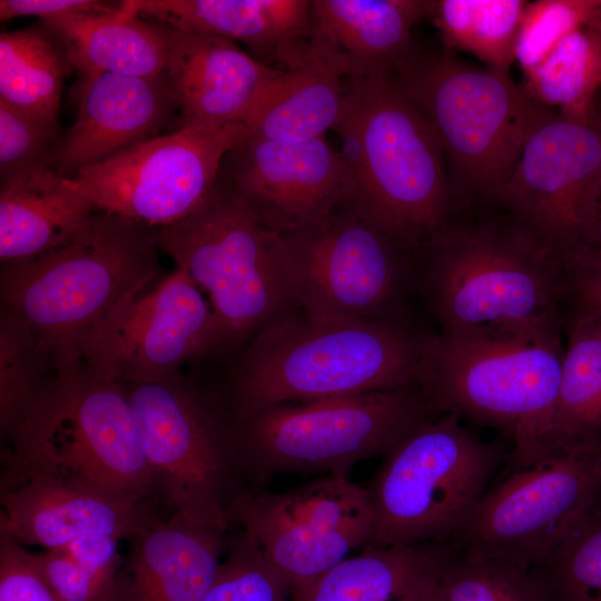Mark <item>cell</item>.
<instances>
[{"instance_id":"36","label":"cell","mask_w":601,"mask_h":601,"mask_svg":"<svg viewBox=\"0 0 601 601\" xmlns=\"http://www.w3.org/2000/svg\"><path fill=\"white\" fill-rule=\"evenodd\" d=\"M226 559L203 601H287L290 585L242 530L227 536Z\"/></svg>"},{"instance_id":"42","label":"cell","mask_w":601,"mask_h":601,"mask_svg":"<svg viewBox=\"0 0 601 601\" xmlns=\"http://www.w3.org/2000/svg\"><path fill=\"white\" fill-rule=\"evenodd\" d=\"M118 4L97 0H1L0 20L38 17L40 21H50L76 14L110 11Z\"/></svg>"},{"instance_id":"41","label":"cell","mask_w":601,"mask_h":601,"mask_svg":"<svg viewBox=\"0 0 601 601\" xmlns=\"http://www.w3.org/2000/svg\"><path fill=\"white\" fill-rule=\"evenodd\" d=\"M573 316L601 319V253L594 249L566 267V322Z\"/></svg>"},{"instance_id":"12","label":"cell","mask_w":601,"mask_h":601,"mask_svg":"<svg viewBox=\"0 0 601 601\" xmlns=\"http://www.w3.org/2000/svg\"><path fill=\"white\" fill-rule=\"evenodd\" d=\"M601 495V449H554L487 490L449 541L465 555L530 571Z\"/></svg>"},{"instance_id":"39","label":"cell","mask_w":601,"mask_h":601,"mask_svg":"<svg viewBox=\"0 0 601 601\" xmlns=\"http://www.w3.org/2000/svg\"><path fill=\"white\" fill-rule=\"evenodd\" d=\"M35 555L58 601H111L120 566L90 565L59 548Z\"/></svg>"},{"instance_id":"14","label":"cell","mask_w":601,"mask_h":601,"mask_svg":"<svg viewBox=\"0 0 601 601\" xmlns=\"http://www.w3.org/2000/svg\"><path fill=\"white\" fill-rule=\"evenodd\" d=\"M247 136L243 124L183 122L73 178L97 210L158 229L208 198L224 160Z\"/></svg>"},{"instance_id":"43","label":"cell","mask_w":601,"mask_h":601,"mask_svg":"<svg viewBox=\"0 0 601 601\" xmlns=\"http://www.w3.org/2000/svg\"><path fill=\"white\" fill-rule=\"evenodd\" d=\"M440 572L425 580L401 601H447L441 584Z\"/></svg>"},{"instance_id":"17","label":"cell","mask_w":601,"mask_h":601,"mask_svg":"<svg viewBox=\"0 0 601 601\" xmlns=\"http://www.w3.org/2000/svg\"><path fill=\"white\" fill-rule=\"evenodd\" d=\"M290 589L305 583L373 535L374 514L365 487L345 474H327L294 490H243L229 509Z\"/></svg>"},{"instance_id":"22","label":"cell","mask_w":601,"mask_h":601,"mask_svg":"<svg viewBox=\"0 0 601 601\" xmlns=\"http://www.w3.org/2000/svg\"><path fill=\"white\" fill-rule=\"evenodd\" d=\"M0 534L47 550L90 534L128 540L152 515L97 492L30 473L1 483Z\"/></svg>"},{"instance_id":"37","label":"cell","mask_w":601,"mask_h":601,"mask_svg":"<svg viewBox=\"0 0 601 601\" xmlns=\"http://www.w3.org/2000/svg\"><path fill=\"white\" fill-rule=\"evenodd\" d=\"M601 0L528 2L515 45V60L528 75L568 35L597 20Z\"/></svg>"},{"instance_id":"2","label":"cell","mask_w":601,"mask_h":601,"mask_svg":"<svg viewBox=\"0 0 601 601\" xmlns=\"http://www.w3.org/2000/svg\"><path fill=\"white\" fill-rule=\"evenodd\" d=\"M427 338L400 317L288 312L257 333L237 370V422L289 402L417 387Z\"/></svg>"},{"instance_id":"13","label":"cell","mask_w":601,"mask_h":601,"mask_svg":"<svg viewBox=\"0 0 601 601\" xmlns=\"http://www.w3.org/2000/svg\"><path fill=\"white\" fill-rule=\"evenodd\" d=\"M284 238L296 306L321 318H395L407 282L410 252L342 205Z\"/></svg>"},{"instance_id":"23","label":"cell","mask_w":601,"mask_h":601,"mask_svg":"<svg viewBox=\"0 0 601 601\" xmlns=\"http://www.w3.org/2000/svg\"><path fill=\"white\" fill-rule=\"evenodd\" d=\"M130 12L176 30L244 43L253 57L283 69L302 65L312 35L307 0H127Z\"/></svg>"},{"instance_id":"32","label":"cell","mask_w":601,"mask_h":601,"mask_svg":"<svg viewBox=\"0 0 601 601\" xmlns=\"http://www.w3.org/2000/svg\"><path fill=\"white\" fill-rule=\"evenodd\" d=\"M525 90L544 107L561 115L590 120L601 85V39L589 26L563 38L549 56L525 75Z\"/></svg>"},{"instance_id":"11","label":"cell","mask_w":601,"mask_h":601,"mask_svg":"<svg viewBox=\"0 0 601 601\" xmlns=\"http://www.w3.org/2000/svg\"><path fill=\"white\" fill-rule=\"evenodd\" d=\"M122 385L154 493L173 514L227 531L230 505L245 490L235 425L178 374Z\"/></svg>"},{"instance_id":"24","label":"cell","mask_w":601,"mask_h":601,"mask_svg":"<svg viewBox=\"0 0 601 601\" xmlns=\"http://www.w3.org/2000/svg\"><path fill=\"white\" fill-rule=\"evenodd\" d=\"M312 35L337 55L347 79L393 75L415 51L412 29L431 18V0H312Z\"/></svg>"},{"instance_id":"47","label":"cell","mask_w":601,"mask_h":601,"mask_svg":"<svg viewBox=\"0 0 601 601\" xmlns=\"http://www.w3.org/2000/svg\"><path fill=\"white\" fill-rule=\"evenodd\" d=\"M597 20H598V21H601V12H600V16H599V18H598ZM594 21H595V20H594Z\"/></svg>"},{"instance_id":"46","label":"cell","mask_w":601,"mask_h":601,"mask_svg":"<svg viewBox=\"0 0 601 601\" xmlns=\"http://www.w3.org/2000/svg\"><path fill=\"white\" fill-rule=\"evenodd\" d=\"M588 26L592 30H594L599 35L600 39H601V21L595 20V21H592L591 23H589Z\"/></svg>"},{"instance_id":"34","label":"cell","mask_w":601,"mask_h":601,"mask_svg":"<svg viewBox=\"0 0 601 601\" xmlns=\"http://www.w3.org/2000/svg\"><path fill=\"white\" fill-rule=\"evenodd\" d=\"M529 572L546 601H601V495L560 544Z\"/></svg>"},{"instance_id":"40","label":"cell","mask_w":601,"mask_h":601,"mask_svg":"<svg viewBox=\"0 0 601 601\" xmlns=\"http://www.w3.org/2000/svg\"><path fill=\"white\" fill-rule=\"evenodd\" d=\"M0 601H58L35 553L0 534Z\"/></svg>"},{"instance_id":"8","label":"cell","mask_w":601,"mask_h":601,"mask_svg":"<svg viewBox=\"0 0 601 601\" xmlns=\"http://www.w3.org/2000/svg\"><path fill=\"white\" fill-rule=\"evenodd\" d=\"M157 242L208 295L223 348L296 305L283 235L258 219L223 169L208 198L183 219L158 228Z\"/></svg>"},{"instance_id":"33","label":"cell","mask_w":601,"mask_h":601,"mask_svg":"<svg viewBox=\"0 0 601 601\" xmlns=\"http://www.w3.org/2000/svg\"><path fill=\"white\" fill-rule=\"evenodd\" d=\"M51 358L37 335L16 315L0 317V431L10 440L35 408L50 382L43 381Z\"/></svg>"},{"instance_id":"19","label":"cell","mask_w":601,"mask_h":601,"mask_svg":"<svg viewBox=\"0 0 601 601\" xmlns=\"http://www.w3.org/2000/svg\"><path fill=\"white\" fill-rule=\"evenodd\" d=\"M77 117L52 149L48 166L73 178L179 125L177 102L164 72L157 77L114 73L80 76Z\"/></svg>"},{"instance_id":"20","label":"cell","mask_w":601,"mask_h":601,"mask_svg":"<svg viewBox=\"0 0 601 601\" xmlns=\"http://www.w3.org/2000/svg\"><path fill=\"white\" fill-rule=\"evenodd\" d=\"M283 70L259 61L229 39L176 30L165 73L179 124H243L248 128Z\"/></svg>"},{"instance_id":"15","label":"cell","mask_w":601,"mask_h":601,"mask_svg":"<svg viewBox=\"0 0 601 601\" xmlns=\"http://www.w3.org/2000/svg\"><path fill=\"white\" fill-rule=\"evenodd\" d=\"M146 289L125 297L83 335L67 368L120 384L156 382L223 348L209 302L183 269Z\"/></svg>"},{"instance_id":"5","label":"cell","mask_w":601,"mask_h":601,"mask_svg":"<svg viewBox=\"0 0 601 601\" xmlns=\"http://www.w3.org/2000/svg\"><path fill=\"white\" fill-rule=\"evenodd\" d=\"M9 441L1 482L37 473L128 505L154 493L125 386L80 366L56 372Z\"/></svg>"},{"instance_id":"3","label":"cell","mask_w":601,"mask_h":601,"mask_svg":"<svg viewBox=\"0 0 601 601\" xmlns=\"http://www.w3.org/2000/svg\"><path fill=\"white\" fill-rule=\"evenodd\" d=\"M333 130L351 179L344 205L408 250L449 221L443 150L392 75L348 79Z\"/></svg>"},{"instance_id":"27","label":"cell","mask_w":601,"mask_h":601,"mask_svg":"<svg viewBox=\"0 0 601 601\" xmlns=\"http://www.w3.org/2000/svg\"><path fill=\"white\" fill-rule=\"evenodd\" d=\"M347 70L341 58L313 40L305 61L284 69L248 125V137L299 142L325 137L341 116Z\"/></svg>"},{"instance_id":"38","label":"cell","mask_w":601,"mask_h":601,"mask_svg":"<svg viewBox=\"0 0 601 601\" xmlns=\"http://www.w3.org/2000/svg\"><path fill=\"white\" fill-rule=\"evenodd\" d=\"M59 122H47L0 100L1 184L39 167L49 158L62 135Z\"/></svg>"},{"instance_id":"18","label":"cell","mask_w":601,"mask_h":601,"mask_svg":"<svg viewBox=\"0 0 601 601\" xmlns=\"http://www.w3.org/2000/svg\"><path fill=\"white\" fill-rule=\"evenodd\" d=\"M221 169L258 219L279 234L318 223L351 189L344 158L325 137L280 142L247 136Z\"/></svg>"},{"instance_id":"7","label":"cell","mask_w":601,"mask_h":601,"mask_svg":"<svg viewBox=\"0 0 601 601\" xmlns=\"http://www.w3.org/2000/svg\"><path fill=\"white\" fill-rule=\"evenodd\" d=\"M431 126L459 188L497 203L522 149L552 111L508 72L416 53L392 75Z\"/></svg>"},{"instance_id":"25","label":"cell","mask_w":601,"mask_h":601,"mask_svg":"<svg viewBox=\"0 0 601 601\" xmlns=\"http://www.w3.org/2000/svg\"><path fill=\"white\" fill-rule=\"evenodd\" d=\"M97 211L75 178L39 167L2 183V265L32 259L75 237Z\"/></svg>"},{"instance_id":"26","label":"cell","mask_w":601,"mask_h":601,"mask_svg":"<svg viewBox=\"0 0 601 601\" xmlns=\"http://www.w3.org/2000/svg\"><path fill=\"white\" fill-rule=\"evenodd\" d=\"M80 76L157 77L165 72L176 29L141 18L121 2L110 11L41 21Z\"/></svg>"},{"instance_id":"29","label":"cell","mask_w":601,"mask_h":601,"mask_svg":"<svg viewBox=\"0 0 601 601\" xmlns=\"http://www.w3.org/2000/svg\"><path fill=\"white\" fill-rule=\"evenodd\" d=\"M565 331L551 450L601 449V319L573 316Z\"/></svg>"},{"instance_id":"28","label":"cell","mask_w":601,"mask_h":601,"mask_svg":"<svg viewBox=\"0 0 601 601\" xmlns=\"http://www.w3.org/2000/svg\"><path fill=\"white\" fill-rule=\"evenodd\" d=\"M446 542L404 548L366 546L290 589L293 601H401L440 572Z\"/></svg>"},{"instance_id":"30","label":"cell","mask_w":601,"mask_h":601,"mask_svg":"<svg viewBox=\"0 0 601 601\" xmlns=\"http://www.w3.org/2000/svg\"><path fill=\"white\" fill-rule=\"evenodd\" d=\"M72 67L40 21L0 35V100L47 122H59L63 81Z\"/></svg>"},{"instance_id":"1","label":"cell","mask_w":601,"mask_h":601,"mask_svg":"<svg viewBox=\"0 0 601 601\" xmlns=\"http://www.w3.org/2000/svg\"><path fill=\"white\" fill-rule=\"evenodd\" d=\"M422 285L442 334L558 339L566 324V267L508 215L450 220L422 246Z\"/></svg>"},{"instance_id":"6","label":"cell","mask_w":601,"mask_h":601,"mask_svg":"<svg viewBox=\"0 0 601 601\" xmlns=\"http://www.w3.org/2000/svg\"><path fill=\"white\" fill-rule=\"evenodd\" d=\"M563 353L562 338L428 336L417 387L437 414L508 437L513 470L551 451Z\"/></svg>"},{"instance_id":"16","label":"cell","mask_w":601,"mask_h":601,"mask_svg":"<svg viewBox=\"0 0 601 601\" xmlns=\"http://www.w3.org/2000/svg\"><path fill=\"white\" fill-rule=\"evenodd\" d=\"M499 205L568 267L591 247L601 208V137L552 112L528 138Z\"/></svg>"},{"instance_id":"44","label":"cell","mask_w":601,"mask_h":601,"mask_svg":"<svg viewBox=\"0 0 601 601\" xmlns=\"http://www.w3.org/2000/svg\"><path fill=\"white\" fill-rule=\"evenodd\" d=\"M590 248L601 253V208L599 211Z\"/></svg>"},{"instance_id":"45","label":"cell","mask_w":601,"mask_h":601,"mask_svg":"<svg viewBox=\"0 0 601 601\" xmlns=\"http://www.w3.org/2000/svg\"><path fill=\"white\" fill-rule=\"evenodd\" d=\"M592 121L594 124V126L597 127L599 134H600V137H601V110L600 111H595L593 109L592 111Z\"/></svg>"},{"instance_id":"9","label":"cell","mask_w":601,"mask_h":601,"mask_svg":"<svg viewBox=\"0 0 601 601\" xmlns=\"http://www.w3.org/2000/svg\"><path fill=\"white\" fill-rule=\"evenodd\" d=\"M435 414L418 387L275 405L235 424L242 475L249 490L280 473L348 475Z\"/></svg>"},{"instance_id":"35","label":"cell","mask_w":601,"mask_h":601,"mask_svg":"<svg viewBox=\"0 0 601 601\" xmlns=\"http://www.w3.org/2000/svg\"><path fill=\"white\" fill-rule=\"evenodd\" d=\"M440 580L447 601H546L529 571L465 555L449 543Z\"/></svg>"},{"instance_id":"21","label":"cell","mask_w":601,"mask_h":601,"mask_svg":"<svg viewBox=\"0 0 601 601\" xmlns=\"http://www.w3.org/2000/svg\"><path fill=\"white\" fill-rule=\"evenodd\" d=\"M226 534L176 514L150 515L128 539L111 601H203L221 563Z\"/></svg>"},{"instance_id":"31","label":"cell","mask_w":601,"mask_h":601,"mask_svg":"<svg viewBox=\"0 0 601 601\" xmlns=\"http://www.w3.org/2000/svg\"><path fill=\"white\" fill-rule=\"evenodd\" d=\"M526 4L523 0H439L431 18L449 49L467 51L490 69L508 72Z\"/></svg>"},{"instance_id":"10","label":"cell","mask_w":601,"mask_h":601,"mask_svg":"<svg viewBox=\"0 0 601 601\" xmlns=\"http://www.w3.org/2000/svg\"><path fill=\"white\" fill-rule=\"evenodd\" d=\"M501 451L453 414L425 422L384 454L365 487L374 514L367 546L449 542L489 490Z\"/></svg>"},{"instance_id":"4","label":"cell","mask_w":601,"mask_h":601,"mask_svg":"<svg viewBox=\"0 0 601 601\" xmlns=\"http://www.w3.org/2000/svg\"><path fill=\"white\" fill-rule=\"evenodd\" d=\"M158 247L156 228L97 210L62 246L2 265V308L37 335L55 371L65 370L81 337L155 278Z\"/></svg>"}]
</instances>
